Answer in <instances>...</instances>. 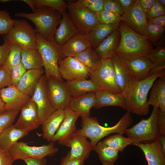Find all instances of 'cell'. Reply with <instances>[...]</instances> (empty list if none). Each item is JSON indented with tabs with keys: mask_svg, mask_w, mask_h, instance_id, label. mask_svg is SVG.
Segmentation results:
<instances>
[{
	"mask_svg": "<svg viewBox=\"0 0 165 165\" xmlns=\"http://www.w3.org/2000/svg\"><path fill=\"white\" fill-rule=\"evenodd\" d=\"M20 111V117L14 124L15 127L28 133L38 127L40 124L37 107L31 97Z\"/></svg>",
	"mask_w": 165,
	"mask_h": 165,
	"instance_id": "2e32d148",
	"label": "cell"
},
{
	"mask_svg": "<svg viewBox=\"0 0 165 165\" xmlns=\"http://www.w3.org/2000/svg\"><path fill=\"white\" fill-rule=\"evenodd\" d=\"M133 122L131 113L128 112L115 125L111 127L102 126L100 125L96 118L90 117L82 119L81 128L77 130L76 133L89 138L94 149L102 138L110 134L116 133L123 135L125 130L132 125Z\"/></svg>",
	"mask_w": 165,
	"mask_h": 165,
	"instance_id": "3957f363",
	"label": "cell"
},
{
	"mask_svg": "<svg viewBox=\"0 0 165 165\" xmlns=\"http://www.w3.org/2000/svg\"><path fill=\"white\" fill-rule=\"evenodd\" d=\"M14 16L31 21L35 25L36 33L49 41H54V34L62 17L61 14L57 10L45 6L36 8L31 13H16Z\"/></svg>",
	"mask_w": 165,
	"mask_h": 165,
	"instance_id": "277c9868",
	"label": "cell"
},
{
	"mask_svg": "<svg viewBox=\"0 0 165 165\" xmlns=\"http://www.w3.org/2000/svg\"><path fill=\"white\" fill-rule=\"evenodd\" d=\"M81 2L86 7L94 3L95 0H80Z\"/></svg>",
	"mask_w": 165,
	"mask_h": 165,
	"instance_id": "6125c7cd",
	"label": "cell"
},
{
	"mask_svg": "<svg viewBox=\"0 0 165 165\" xmlns=\"http://www.w3.org/2000/svg\"><path fill=\"white\" fill-rule=\"evenodd\" d=\"M13 162L8 152L0 146V165H13Z\"/></svg>",
	"mask_w": 165,
	"mask_h": 165,
	"instance_id": "681fc988",
	"label": "cell"
},
{
	"mask_svg": "<svg viewBox=\"0 0 165 165\" xmlns=\"http://www.w3.org/2000/svg\"><path fill=\"white\" fill-rule=\"evenodd\" d=\"M0 97L4 102L6 110L19 112L31 97L19 91L13 85L0 89Z\"/></svg>",
	"mask_w": 165,
	"mask_h": 165,
	"instance_id": "e0dca14e",
	"label": "cell"
},
{
	"mask_svg": "<svg viewBox=\"0 0 165 165\" xmlns=\"http://www.w3.org/2000/svg\"><path fill=\"white\" fill-rule=\"evenodd\" d=\"M95 92H90L75 97H71L69 107L78 113L82 119L90 117V110L96 104Z\"/></svg>",
	"mask_w": 165,
	"mask_h": 165,
	"instance_id": "ffe728a7",
	"label": "cell"
},
{
	"mask_svg": "<svg viewBox=\"0 0 165 165\" xmlns=\"http://www.w3.org/2000/svg\"><path fill=\"white\" fill-rule=\"evenodd\" d=\"M22 160L27 165H46L47 162L45 158L38 159L31 157H27Z\"/></svg>",
	"mask_w": 165,
	"mask_h": 165,
	"instance_id": "db71d44e",
	"label": "cell"
},
{
	"mask_svg": "<svg viewBox=\"0 0 165 165\" xmlns=\"http://www.w3.org/2000/svg\"><path fill=\"white\" fill-rule=\"evenodd\" d=\"M36 35L38 49L42 57L46 78L53 76L63 82L58 65L60 58L59 47L54 41H48L38 33H36Z\"/></svg>",
	"mask_w": 165,
	"mask_h": 165,
	"instance_id": "52a82bcc",
	"label": "cell"
},
{
	"mask_svg": "<svg viewBox=\"0 0 165 165\" xmlns=\"http://www.w3.org/2000/svg\"><path fill=\"white\" fill-rule=\"evenodd\" d=\"M67 4L68 17L79 34L86 35L99 23L97 14L90 11L80 0Z\"/></svg>",
	"mask_w": 165,
	"mask_h": 165,
	"instance_id": "8992f818",
	"label": "cell"
},
{
	"mask_svg": "<svg viewBox=\"0 0 165 165\" xmlns=\"http://www.w3.org/2000/svg\"><path fill=\"white\" fill-rule=\"evenodd\" d=\"M121 16L122 21L135 32L143 35V29L147 19L141 6L139 0H136Z\"/></svg>",
	"mask_w": 165,
	"mask_h": 165,
	"instance_id": "ac0fdd59",
	"label": "cell"
},
{
	"mask_svg": "<svg viewBox=\"0 0 165 165\" xmlns=\"http://www.w3.org/2000/svg\"><path fill=\"white\" fill-rule=\"evenodd\" d=\"M12 1L10 0H0V3H6L9 1Z\"/></svg>",
	"mask_w": 165,
	"mask_h": 165,
	"instance_id": "e7e4bbea",
	"label": "cell"
},
{
	"mask_svg": "<svg viewBox=\"0 0 165 165\" xmlns=\"http://www.w3.org/2000/svg\"><path fill=\"white\" fill-rule=\"evenodd\" d=\"M90 79L93 80L101 90H108L116 93L122 91L116 83L115 72L111 59H101L99 67L90 73Z\"/></svg>",
	"mask_w": 165,
	"mask_h": 165,
	"instance_id": "30bf717a",
	"label": "cell"
},
{
	"mask_svg": "<svg viewBox=\"0 0 165 165\" xmlns=\"http://www.w3.org/2000/svg\"><path fill=\"white\" fill-rule=\"evenodd\" d=\"M64 110V119L51 141H58L71 134L76 133L77 130L75 123L79 116V114L73 111L69 107Z\"/></svg>",
	"mask_w": 165,
	"mask_h": 165,
	"instance_id": "603a6c76",
	"label": "cell"
},
{
	"mask_svg": "<svg viewBox=\"0 0 165 165\" xmlns=\"http://www.w3.org/2000/svg\"><path fill=\"white\" fill-rule=\"evenodd\" d=\"M35 8L42 6L51 8L61 14L67 11V3L63 0H33Z\"/></svg>",
	"mask_w": 165,
	"mask_h": 165,
	"instance_id": "ab89813d",
	"label": "cell"
},
{
	"mask_svg": "<svg viewBox=\"0 0 165 165\" xmlns=\"http://www.w3.org/2000/svg\"><path fill=\"white\" fill-rule=\"evenodd\" d=\"M158 108H153L150 116L142 119L131 127L124 131L127 137L135 144H145L154 142L158 140L160 134L157 123Z\"/></svg>",
	"mask_w": 165,
	"mask_h": 165,
	"instance_id": "5b68a950",
	"label": "cell"
},
{
	"mask_svg": "<svg viewBox=\"0 0 165 165\" xmlns=\"http://www.w3.org/2000/svg\"><path fill=\"white\" fill-rule=\"evenodd\" d=\"M147 20L165 15V9L160 2L156 0L154 5L145 13Z\"/></svg>",
	"mask_w": 165,
	"mask_h": 165,
	"instance_id": "f6af8a7d",
	"label": "cell"
},
{
	"mask_svg": "<svg viewBox=\"0 0 165 165\" xmlns=\"http://www.w3.org/2000/svg\"><path fill=\"white\" fill-rule=\"evenodd\" d=\"M18 112L7 111L0 115V134L6 128L13 125Z\"/></svg>",
	"mask_w": 165,
	"mask_h": 165,
	"instance_id": "7bdbcfd3",
	"label": "cell"
},
{
	"mask_svg": "<svg viewBox=\"0 0 165 165\" xmlns=\"http://www.w3.org/2000/svg\"><path fill=\"white\" fill-rule=\"evenodd\" d=\"M6 111L5 104L0 97V115Z\"/></svg>",
	"mask_w": 165,
	"mask_h": 165,
	"instance_id": "94428289",
	"label": "cell"
},
{
	"mask_svg": "<svg viewBox=\"0 0 165 165\" xmlns=\"http://www.w3.org/2000/svg\"><path fill=\"white\" fill-rule=\"evenodd\" d=\"M97 14L99 22L101 24H116L121 21V16L105 10H103Z\"/></svg>",
	"mask_w": 165,
	"mask_h": 165,
	"instance_id": "b9f144b4",
	"label": "cell"
},
{
	"mask_svg": "<svg viewBox=\"0 0 165 165\" xmlns=\"http://www.w3.org/2000/svg\"><path fill=\"white\" fill-rule=\"evenodd\" d=\"M21 1L27 3L31 8L33 12L35 11L36 8L33 0H22Z\"/></svg>",
	"mask_w": 165,
	"mask_h": 165,
	"instance_id": "91938a15",
	"label": "cell"
},
{
	"mask_svg": "<svg viewBox=\"0 0 165 165\" xmlns=\"http://www.w3.org/2000/svg\"><path fill=\"white\" fill-rule=\"evenodd\" d=\"M87 138L82 134L74 133L59 141L58 143L71 148L69 151L72 158L85 161L89 158L94 148Z\"/></svg>",
	"mask_w": 165,
	"mask_h": 165,
	"instance_id": "8fae6325",
	"label": "cell"
},
{
	"mask_svg": "<svg viewBox=\"0 0 165 165\" xmlns=\"http://www.w3.org/2000/svg\"><path fill=\"white\" fill-rule=\"evenodd\" d=\"M3 36V44L0 46V67L3 66L9 53L11 43Z\"/></svg>",
	"mask_w": 165,
	"mask_h": 165,
	"instance_id": "7dc6e473",
	"label": "cell"
},
{
	"mask_svg": "<svg viewBox=\"0 0 165 165\" xmlns=\"http://www.w3.org/2000/svg\"><path fill=\"white\" fill-rule=\"evenodd\" d=\"M28 134V133L18 129L12 125L0 134V146L8 151L19 140Z\"/></svg>",
	"mask_w": 165,
	"mask_h": 165,
	"instance_id": "1f68e13d",
	"label": "cell"
},
{
	"mask_svg": "<svg viewBox=\"0 0 165 165\" xmlns=\"http://www.w3.org/2000/svg\"><path fill=\"white\" fill-rule=\"evenodd\" d=\"M27 70L21 61L19 64L13 67L10 72L12 85L16 86Z\"/></svg>",
	"mask_w": 165,
	"mask_h": 165,
	"instance_id": "ee69618b",
	"label": "cell"
},
{
	"mask_svg": "<svg viewBox=\"0 0 165 165\" xmlns=\"http://www.w3.org/2000/svg\"><path fill=\"white\" fill-rule=\"evenodd\" d=\"M94 150L98 154L103 165H114L118 158L119 152L106 145L102 141L97 143Z\"/></svg>",
	"mask_w": 165,
	"mask_h": 165,
	"instance_id": "e575fe53",
	"label": "cell"
},
{
	"mask_svg": "<svg viewBox=\"0 0 165 165\" xmlns=\"http://www.w3.org/2000/svg\"><path fill=\"white\" fill-rule=\"evenodd\" d=\"M21 61L27 70L43 68L42 59L38 49H23Z\"/></svg>",
	"mask_w": 165,
	"mask_h": 165,
	"instance_id": "836d02e7",
	"label": "cell"
},
{
	"mask_svg": "<svg viewBox=\"0 0 165 165\" xmlns=\"http://www.w3.org/2000/svg\"><path fill=\"white\" fill-rule=\"evenodd\" d=\"M12 85L10 72L3 66L0 67V89Z\"/></svg>",
	"mask_w": 165,
	"mask_h": 165,
	"instance_id": "c3c4849f",
	"label": "cell"
},
{
	"mask_svg": "<svg viewBox=\"0 0 165 165\" xmlns=\"http://www.w3.org/2000/svg\"><path fill=\"white\" fill-rule=\"evenodd\" d=\"M165 76V68L144 79L136 80L130 79L121 94L125 101L127 112L140 116L149 112V105L147 96L155 80Z\"/></svg>",
	"mask_w": 165,
	"mask_h": 165,
	"instance_id": "6da1fadb",
	"label": "cell"
},
{
	"mask_svg": "<svg viewBox=\"0 0 165 165\" xmlns=\"http://www.w3.org/2000/svg\"><path fill=\"white\" fill-rule=\"evenodd\" d=\"M151 89L148 105L165 112V76L157 79Z\"/></svg>",
	"mask_w": 165,
	"mask_h": 165,
	"instance_id": "f1b7e54d",
	"label": "cell"
},
{
	"mask_svg": "<svg viewBox=\"0 0 165 165\" xmlns=\"http://www.w3.org/2000/svg\"><path fill=\"white\" fill-rule=\"evenodd\" d=\"M156 123L160 134L165 135V112L161 111L159 108Z\"/></svg>",
	"mask_w": 165,
	"mask_h": 165,
	"instance_id": "f907efd6",
	"label": "cell"
},
{
	"mask_svg": "<svg viewBox=\"0 0 165 165\" xmlns=\"http://www.w3.org/2000/svg\"><path fill=\"white\" fill-rule=\"evenodd\" d=\"M124 13L130 8L136 0H116Z\"/></svg>",
	"mask_w": 165,
	"mask_h": 165,
	"instance_id": "9f6ffc18",
	"label": "cell"
},
{
	"mask_svg": "<svg viewBox=\"0 0 165 165\" xmlns=\"http://www.w3.org/2000/svg\"><path fill=\"white\" fill-rule=\"evenodd\" d=\"M73 57L82 64L90 74L97 70L99 67L101 62V58L95 50L90 47Z\"/></svg>",
	"mask_w": 165,
	"mask_h": 165,
	"instance_id": "d6a6232c",
	"label": "cell"
},
{
	"mask_svg": "<svg viewBox=\"0 0 165 165\" xmlns=\"http://www.w3.org/2000/svg\"><path fill=\"white\" fill-rule=\"evenodd\" d=\"M102 142L106 145L119 152L123 151L127 145L133 144V142L130 138L119 134L110 136L103 140Z\"/></svg>",
	"mask_w": 165,
	"mask_h": 165,
	"instance_id": "8d00e7d4",
	"label": "cell"
},
{
	"mask_svg": "<svg viewBox=\"0 0 165 165\" xmlns=\"http://www.w3.org/2000/svg\"><path fill=\"white\" fill-rule=\"evenodd\" d=\"M64 84L71 97L80 96L100 90L99 87L92 79H79L66 81Z\"/></svg>",
	"mask_w": 165,
	"mask_h": 165,
	"instance_id": "4dcf8cb0",
	"label": "cell"
},
{
	"mask_svg": "<svg viewBox=\"0 0 165 165\" xmlns=\"http://www.w3.org/2000/svg\"><path fill=\"white\" fill-rule=\"evenodd\" d=\"M120 23L116 24L98 23L86 35L90 47L96 49L109 35L118 28Z\"/></svg>",
	"mask_w": 165,
	"mask_h": 165,
	"instance_id": "484cf974",
	"label": "cell"
},
{
	"mask_svg": "<svg viewBox=\"0 0 165 165\" xmlns=\"http://www.w3.org/2000/svg\"><path fill=\"white\" fill-rule=\"evenodd\" d=\"M44 72L43 68L27 70L15 86L21 92L31 97Z\"/></svg>",
	"mask_w": 165,
	"mask_h": 165,
	"instance_id": "cb8c5ba5",
	"label": "cell"
},
{
	"mask_svg": "<svg viewBox=\"0 0 165 165\" xmlns=\"http://www.w3.org/2000/svg\"><path fill=\"white\" fill-rule=\"evenodd\" d=\"M58 65L61 77L67 81L87 79L89 76L87 69L74 57L60 58Z\"/></svg>",
	"mask_w": 165,
	"mask_h": 165,
	"instance_id": "9a60e30c",
	"label": "cell"
},
{
	"mask_svg": "<svg viewBox=\"0 0 165 165\" xmlns=\"http://www.w3.org/2000/svg\"><path fill=\"white\" fill-rule=\"evenodd\" d=\"M105 0H95L94 3L86 7L91 12L97 14L104 10Z\"/></svg>",
	"mask_w": 165,
	"mask_h": 165,
	"instance_id": "f5cc1de1",
	"label": "cell"
},
{
	"mask_svg": "<svg viewBox=\"0 0 165 165\" xmlns=\"http://www.w3.org/2000/svg\"><path fill=\"white\" fill-rule=\"evenodd\" d=\"M54 142L39 146H30L23 142H17L8 151L14 161L27 157L40 159L48 156H53L58 151Z\"/></svg>",
	"mask_w": 165,
	"mask_h": 165,
	"instance_id": "9c48e42d",
	"label": "cell"
},
{
	"mask_svg": "<svg viewBox=\"0 0 165 165\" xmlns=\"http://www.w3.org/2000/svg\"><path fill=\"white\" fill-rule=\"evenodd\" d=\"M165 31V27L157 25L147 22L143 29V35L152 43L156 45L163 38Z\"/></svg>",
	"mask_w": 165,
	"mask_h": 165,
	"instance_id": "d590c367",
	"label": "cell"
},
{
	"mask_svg": "<svg viewBox=\"0 0 165 165\" xmlns=\"http://www.w3.org/2000/svg\"><path fill=\"white\" fill-rule=\"evenodd\" d=\"M156 0H139L141 6L146 13L154 5Z\"/></svg>",
	"mask_w": 165,
	"mask_h": 165,
	"instance_id": "11a10c76",
	"label": "cell"
},
{
	"mask_svg": "<svg viewBox=\"0 0 165 165\" xmlns=\"http://www.w3.org/2000/svg\"><path fill=\"white\" fill-rule=\"evenodd\" d=\"M126 61L131 78L136 80L144 79L165 68V66L158 65L146 56H140Z\"/></svg>",
	"mask_w": 165,
	"mask_h": 165,
	"instance_id": "5bb4252c",
	"label": "cell"
},
{
	"mask_svg": "<svg viewBox=\"0 0 165 165\" xmlns=\"http://www.w3.org/2000/svg\"><path fill=\"white\" fill-rule=\"evenodd\" d=\"M62 19L54 37L55 44L60 47L79 34L70 21L67 11L62 14Z\"/></svg>",
	"mask_w": 165,
	"mask_h": 165,
	"instance_id": "44dd1931",
	"label": "cell"
},
{
	"mask_svg": "<svg viewBox=\"0 0 165 165\" xmlns=\"http://www.w3.org/2000/svg\"><path fill=\"white\" fill-rule=\"evenodd\" d=\"M154 48L146 56L158 65L165 66V46L164 38H163L156 45Z\"/></svg>",
	"mask_w": 165,
	"mask_h": 165,
	"instance_id": "f35d334b",
	"label": "cell"
},
{
	"mask_svg": "<svg viewBox=\"0 0 165 165\" xmlns=\"http://www.w3.org/2000/svg\"><path fill=\"white\" fill-rule=\"evenodd\" d=\"M143 151L148 165H165V155L161 148L158 140L145 144H135Z\"/></svg>",
	"mask_w": 165,
	"mask_h": 165,
	"instance_id": "d4e9b609",
	"label": "cell"
},
{
	"mask_svg": "<svg viewBox=\"0 0 165 165\" xmlns=\"http://www.w3.org/2000/svg\"><path fill=\"white\" fill-rule=\"evenodd\" d=\"M46 79L48 96L56 110H64L69 107L71 98L63 82L53 76Z\"/></svg>",
	"mask_w": 165,
	"mask_h": 165,
	"instance_id": "7c38bea8",
	"label": "cell"
},
{
	"mask_svg": "<svg viewBox=\"0 0 165 165\" xmlns=\"http://www.w3.org/2000/svg\"><path fill=\"white\" fill-rule=\"evenodd\" d=\"M36 32L25 20H15L13 26L4 37L11 43L20 46L23 49H38Z\"/></svg>",
	"mask_w": 165,
	"mask_h": 165,
	"instance_id": "ba28073f",
	"label": "cell"
},
{
	"mask_svg": "<svg viewBox=\"0 0 165 165\" xmlns=\"http://www.w3.org/2000/svg\"><path fill=\"white\" fill-rule=\"evenodd\" d=\"M96 104L94 107L99 108L108 106H116L126 110L125 99L121 93H116L104 90H99L95 92Z\"/></svg>",
	"mask_w": 165,
	"mask_h": 165,
	"instance_id": "7402d4cb",
	"label": "cell"
},
{
	"mask_svg": "<svg viewBox=\"0 0 165 165\" xmlns=\"http://www.w3.org/2000/svg\"><path fill=\"white\" fill-rule=\"evenodd\" d=\"M120 34L118 28L109 35L95 49L101 59H111L118 46Z\"/></svg>",
	"mask_w": 165,
	"mask_h": 165,
	"instance_id": "4316f807",
	"label": "cell"
},
{
	"mask_svg": "<svg viewBox=\"0 0 165 165\" xmlns=\"http://www.w3.org/2000/svg\"><path fill=\"white\" fill-rule=\"evenodd\" d=\"M60 165H84V161L71 158L68 152L61 159Z\"/></svg>",
	"mask_w": 165,
	"mask_h": 165,
	"instance_id": "816d5d0a",
	"label": "cell"
},
{
	"mask_svg": "<svg viewBox=\"0 0 165 165\" xmlns=\"http://www.w3.org/2000/svg\"><path fill=\"white\" fill-rule=\"evenodd\" d=\"M37 108L38 119L40 125L56 110L52 105L47 95L46 79L43 75L39 79L31 97Z\"/></svg>",
	"mask_w": 165,
	"mask_h": 165,
	"instance_id": "4fadbf2b",
	"label": "cell"
},
{
	"mask_svg": "<svg viewBox=\"0 0 165 165\" xmlns=\"http://www.w3.org/2000/svg\"><path fill=\"white\" fill-rule=\"evenodd\" d=\"M104 10L121 16L124 13L116 0H105Z\"/></svg>",
	"mask_w": 165,
	"mask_h": 165,
	"instance_id": "bcb514c9",
	"label": "cell"
},
{
	"mask_svg": "<svg viewBox=\"0 0 165 165\" xmlns=\"http://www.w3.org/2000/svg\"><path fill=\"white\" fill-rule=\"evenodd\" d=\"M158 141L162 151L165 155V135L160 134Z\"/></svg>",
	"mask_w": 165,
	"mask_h": 165,
	"instance_id": "680465c9",
	"label": "cell"
},
{
	"mask_svg": "<svg viewBox=\"0 0 165 165\" xmlns=\"http://www.w3.org/2000/svg\"><path fill=\"white\" fill-rule=\"evenodd\" d=\"M65 116L64 110H56L42 124L43 138L50 142L63 121Z\"/></svg>",
	"mask_w": 165,
	"mask_h": 165,
	"instance_id": "83f0119b",
	"label": "cell"
},
{
	"mask_svg": "<svg viewBox=\"0 0 165 165\" xmlns=\"http://www.w3.org/2000/svg\"><path fill=\"white\" fill-rule=\"evenodd\" d=\"M15 20L4 10H0V35H6L13 26Z\"/></svg>",
	"mask_w": 165,
	"mask_h": 165,
	"instance_id": "60d3db41",
	"label": "cell"
},
{
	"mask_svg": "<svg viewBox=\"0 0 165 165\" xmlns=\"http://www.w3.org/2000/svg\"><path fill=\"white\" fill-rule=\"evenodd\" d=\"M147 22L157 25L165 27V15L147 20Z\"/></svg>",
	"mask_w": 165,
	"mask_h": 165,
	"instance_id": "6f0895ef",
	"label": "cell"
},
{
	"mask_svg": "<svg viewBox=\"0 0 165 165\" xmlns=\"http://www.w3.org/2000/svg\"><path fill=\"white\" fill-rule=\"evenodd\" d=\"M118 29L120 40L115 52L117 56L129 60L140 56H146L154 48L152 43L147 38L135 32L122 21Z\"/></svg>",
	"mask_w": 165,
	"mask_h": 165,
	"instance_id": "7a4b0ae2",
	"label": "cell"
},
{
	"mask_svg": "<svg viewBox=\"0 0 165 165\" xmlns=\"http://www.w3.org/2000/svg\"><path fill=\"white\" fill-rule=\"evenodd\" d=\"M160 3L165 7V0H159Z\"/></svg>",
	"mask_w": 165,
	"mask_h": 165,
	"instance_id": "be15d7a7",
	"label": "cell"
},
{
	"mask_svg": "<svg viewBox=\"0 0 165 165\" xmlns=\"http://www.w3.org/2000/svg\"><path fill=\"white\" fill-rule=\"evenodd\" d=\"M111 59L115 70L116 83L122 92L131 78V74L127 61L117 56L115 54Z\"/></svg>",
	"mask_w": 165,
	"mask_h": 165,
	"instance_id": "f546056e",
	"label": "cell"
},
{
	"mask_svg": "<svg viewBox=\"0 0 165 165\" xmlns=\"http://www.w3.org/2000/svg\"><path fill=\"white\" fill-rule=\"evenodd\" d=\"M90 47L86 35L78 34L59 47L60 58L74 57Z\"/></svg>",
	"mask_w": 165,
	"mask_h": 165,
	"instance_id": "d6986e66",
	"label": "cell"
},
{
	"mask_svg": "<svg viewBox=\"0 0 165 165\" xmlns=\"http://www.w3.org/2000/svg\"><path fill=\"white\" fill-rule=\"evenodd\" d=\"M22 48L18 44L11 43L9 53L3 66L11 72L12 68L21 61Z\"/></svg>",
	"mask_w": 165,
	"mask_h": 165,
	"instance_id": "74e56055",
	"label": "cell"
}]
</instances>
